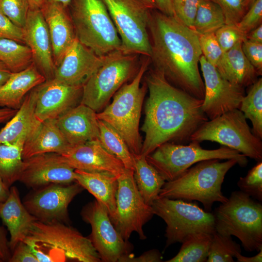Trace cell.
<instances>
[{
	"instance_id": "23",
	"label": "cell",
	"mask_w": 262,
	"mask_h": 262,
	"mask_svg": "<svg viewBox=\"0 0 262 262\" xmlns=\"http://www.w3.org/2000/svg\"><path fill=\"white\" fill-rule=\"evenodd\" d=\"M57 124L64 137L74 146L98 140L99 131L97 112L80 103L57 119Z\"/></svg>"
},
{
	"instance_id": "4",
	"label": "cell",
	"mask_w": 262,
	"mask_h": 262,
	"mask_svg": "<svg viewBox=\"0 0 262 262\" xmlns=\"http://www.w3.org/2000/svg\"><path fill=\"white\" fill-rule=\"evenodd\" d=\"M220 160L213 159L200 161L175 180L165 181L159 197L196 200L209 212L215 202L227 201L228 198L222 192V185L228 171L238 164L234 159L224 162Z\"/></svg>"
},
{
	"instance_id": "50",
	"label": "cell",
	"mask_w": 262,
	"mask_h": 262,
	"mask_svg": "<svg viewBox=\"0 0 262 262\" xmlns=\"http://www.w3.org/2000/svg\"><path fill=\"white\" fill-rule=\"evenodd\" d=\"M156 9L169 16H174L172 0H154Z\"/></svg>"
},
{
	"instance_id": "57",
	"label": "cell",
	"mask_w": 262,
	"mask_h": 262,
	"mask_svg": "<svg viewBox=\"0 0 262 262\" xmlns=\"http://www.w3.org/2000/svg\"><path fill=\"white\" fill-rule=\"evenodd\" d=\"M150 9H156L154 0H140Z\"/></svg>"
},
{
	"instance_id": "34",
	"label": "cell",
	"mask_w": 262,
	"mask_h": 262,
	"mask_svg": "<svg viewBox=\"0 0 262 262\" xmlns=\"http://www.w3.org/2000/svg\"><path fill=\"white\" fill-rule=\"evenodd\" d=\"M249 87L247 94L243 98L239 109L246 119L250 120L252 133L262 139V79Z\"/></svg>"
},
{
	"instance_id": "29",
	"label": "cell",
	"mask_w": 262,
	"mask_h": 262,
	"mask_svg": "<svg viewBox=\"0 0 262 262\" xmlns=\"http://www.w3.org/2000/svg\"><path fill=\"white\" fill-rule=\"evenodd\" d=\"M242 42L224 52L215 67L225 79L245 88L254 83L259 75L244 54Z\"/></svg>"
},
{
	"instance_id": "11",
	"label": "cell",
	"mask_w": 262,
	"mask_h": 262,
	"mask_svg": "<svg viewBox=\"0 0 262 262\" xmlns=\"http://www.w3.org/2000/svg\"><path fill=\"white\" fill-rule=\"evenodd\" d=\"M154 214L162 218L166 224L165 247L182 243L189 235L215 232L213 213L201 209L194 203L182 199L158 197L152 205Z\"/></svg>"
},
{
	"instance_id": "47",
	"label": "cell",
	"mask_w": 262,
	"mask_h": 262,
	"mask_svg": "<svg viewBox=\"0 0 262 262\" xmlns=\"http://www.w3.org/2000/svg\"><path fill=\"white\" fill-rule=\"evenodd\" d=\"M13 251L9 262H39L30 247L24 242L19 243Z\"/></svg>"
},
{
	"instance_id": "58",
	"label": "cell",
	"mask_w": 262,
	"mask_h": 262,
	"mask_svg": "<svg viewBox=\"0 0 262 262\" xmlns=\"http://www.w3.org/2000/svg\"><path fill=\"white\" fill-rule=\"evenodd\" d=\"M55 1L58 2L60 3H61L62 5H63L64 6L66 7H68L70 3L71 0H53Z\"/></svg>"
},
{
	"instance_id": "54",
	"label": "cell",
	"mask_w": 262,
	"mask_h": 262,
	"mask_svg": "<svg viewBox=\"0 0 262 262\" xmlns=\"http://www.w3.org/2000/svg\"><path fill=\"white\" fill-rule=\"evenodd\" d=\"M12 73L8 67L0 61V87L6 82Z\"/></svg>"
},
{
	"instance_id": "24",
	"label": "cell",
	"mask_w": 262,
	"mask_h": 262,
	"mask_svg": "<svg viewBox=\"0 0 262 262\" xmlns=\"http://www.w3.org/2000/svg\"><path fill=\"white\" fill-rule=\"evenodd\" d=\"M0 218L10 233L11 250L24 240L34 222L38 220L22 203L18 189L14 186L10 187L7 198L0 202Z\"/></svg>"
},
{
	"instance_id": "37",
	"label": "cell",
	"mask_w": 262,
	"mask_h": 262,
	"mask_svg": "<svg viewBox=\"0 0 262 262\" xmlns=\"http://www.w3.org/2000/svg\"><path fill=\"white\" fill-rule=\"evenodd\" d=\"M241 253V246L230 236L215 232L213 234L206 262H232L233 258Z\"/></svg>"
},
{
	"instance_id": "45",
	"label": "cell",
	"mask_w": 262,
	"mask_h": 262,
	"mask_svg": "<svg viewBox=\"0 0 262 262\" xmlns=\"http://www.w3.org/2000/svg\"><path fill=\"white\" fill-rule=\"evenodd\" d=\"M242 49L245 56L254 66L259 76L262 74V43L246 39L242 43Z\"/></svg>"
},
{
	"instance_id": "14",
	"label": "cell",
	"mask_w": 262,
	"mask_h": 262,
	"mask_svg": "<svg viewBox=\"0 0 262 262\" xmlns=\"http://www.w3.org/2000/svg\"><path fill=\"white\" fill-rule=\"evenodd\" d=\"M83 220L89 224L91 233L89 239L101 262H128L134 256L131 245L115 229L105 207L96 199L82 210Z\"/></svg>"
},
{
	"instance_id": "55",
	"label": "cell",
	"mask_w": 262,
	"mask_h": 262,
	"mask_svg": "<svg viewBox=\"0 0 262 262\" xmlns=\"http://www.w3.org/2000/svg\"><path fill=\"white\" fill-rule=\"evenodd\" d=\"M10 188L0 179V202H4L8 197Z\"/></svg>"
},
{
	"instance_id": "30",
	"label": "cell",
	"mask_w": 262,
	"mask_h": 262,
	"mask_svg": "<svg viewBox=\"0 0 262 262\" xmlns=\"http://www.w3.org/2000/svg\"><path fill=\"white\" fill-rule=\"evenodd\" d=\"M133 157V177L137 187L145 202L151 206L166 181L147 161L146 156L139 154Z\"/></svg>"
},
{
	"instance_id": "5",
	"label": "cell",
	"mask_w": 262,
	"mask_h": 262,
	"mask_svg": "<svg viewBox=\"0 0 262 262\" xmlns=\"http://www.w3.org/2000/svg\"><path fill=\"white\" fill-rule=\"evenodd\" d=\"M150 60L146 57L132 81L124 84L114 94L112 103L102 112L97 113L98 119L109 124L120 134L133 155L140 154L142 147L139 125L147 86L146 82L140 86V83Z\"/></svg>"
},
{
	"instance_id": "35",
	"label": "cell",
	"mask_w": 262,
	"mask_h": 262,
	"mask_svg": "<svg viewBox=\"0 0 262 262\" xmlns=\"http://www.w3.org/2000/svg\"><path fill=\"white\" fill-rule=\"evenodd\" d=\"M0 61L12 73L21 71L33 63L30 49L26 45L8 39H0Z\"/></svg>"
},
{
	"instance_id": "52",
	"label": "cell",
	"mask_w": 262,
	"mask_h": 262,
	"mask_svg": "<svg viewBox=\"0 0 262 262\" xmlns=\"http://www.w3.org/2000/svg\"><path fill=\"white\" fill-rule=\"evenodd\" d=\"M17 110L0 108V124L9 121L16 114Z\"/></svg>"
},
{
	"instance_id": "15",
	"label": "cell",
	"mask_w": 262,
	"mask_h": 262,
	"mask_svg": "<svg viewBox=\"0 0 262 262\" xmlns=\"http://www.w3.org/2000/svg\"><path fill=\"white\" fill-rule=\"evenodd\" d=\"M83 188L77 182L52 184L34 190L23 202L30 213L43 222L68 224V207Z\"/></svg>"
},
{
	"instance_id": "32",
	"label": "cell",
	"mask_w": 262,
	"mask_h": 262,
	"mask_svg": "<svg viewBox=\"0 0 262 262\" xmlns=\"http://www.w3.org/2000/svg\"><path fill=\"white\" fill-rule=\"evenodd\" d=\"M98 140L110 153L120 160L127 169L134 170L133 155L120 134L111 125L98 119Z\"/></svg>"
},
{
	"instance_id": "49",
	"label": "cell",
	"mask_w": 262,
	"mask_h": 262,
	"mask_svg": "<svg viewBox=\"0 0 262 262\" xmlns=\"http://www.w3.org/2000/svg\"><path fill=\"white\" fill-rule=\"evenodd\" d=\"M162 261V256L159 251L156 249L149 250L137 257L133 256L129 261V262H158Z\"/></svg>"
},
{
	"instance_id": "41",
	"label": "cell",
	"mask_w": 262,
	"mask_h": 262,
	"mask_svg": "<svg viewBox=\"0 0 262 262\" xmlns=\"http://www.w3.org/2000/svg\"><path fill=\"white\" fill-rule=\"evenodd\" d=\"M217 40L224 52L232 48L239 42L246 39V34L236 25L225 24L214 32Z\"/></svg>"
},
{
	"instance_id": "8",
	"label": "cell",
	"mask_w": 262,
	"mask_h": 262,
	"mask_svg": "<svg viewBox=\"0 0 262 262\" xmlns=\"http://www.w3.org/2000/svg\"><path fill=\"white\" fill-rule=\"evenodd\" d=\"M146 157L166 181L175 180L193 164L204 160L234 159L242 167L246 166L248 162L246 156L235 150L225 146L205 149L195 141H190L188 145L166 142Z\"/></svg>"
},
{
	"instance_id": "3",
	"label": "cell",
	"mask_w": 262,
	"mask_h": 262,
	"mask_svg": "<svg viewBox=\"0 0 262 262\" xmlns=\"http://www.w3.org/2000/svg\"><path fill=\"white\" fill-rule=\"evenodd\" d=\"M23 242L39 262H101L89 238L64 223L36 220Z\"/></svg>"
},
{
	"instance_id": "27",
	"label": "cell",
	"mask_w": 262,
	"mask_h": 262,
	"mask_svg": "<svg viewBox=\"0 0 262 262\" xmlns=\"http://www.w3.org/2000/svg\"><path fill=\"white\" fill-rule=\"evenodd\" d=\"M75 182L87 190L106 209L112 221L116 211L117 177L111 173L75 169Z\"/></svg>"
},
{
	"instance_id": "25",
	"label": "cell",
	"mask_w": 262,
	"mask_h": 262,
	"mask_svg": "<svg viewBox=\"0 0 262 262\" xmlns=\"http://www.w3.org/2000/svg\"><path fill=\"white\" fill-rule=\"evenodd\" d=\"M36 96L33 88L24 97L16 114L0 131V143L25 142L37 130L41 122L35 115Z\"/></svg>"
},
{
	"instance_id": "33",
	"label": "cell",
	"mask_w": 262,
	"mask_h": 262,
	"mask_svg": "<svg viewBox=\"0 0 262 262\" xmlns=\"http://www.w3.org/2000/svg\"><path fill=\"white\" fill-rule=\"evenodd\" d=\"M213 234L200 232L189 235L181 243L178 254L166 262H205L209 256Z\"/></svg>"
},
{
	"instance_id": "12",
	"label": "cell",
	"mask_w": 262,
	"mask_h": 262,
	"mask_svg": "<svg viewBox=\"0 0 262 262\" xmlns=\"http://www.w3.org/2000/svg\"><path fill=\"white\" fill-rule=\"evenodd\" d=\"M136 64V54H125L121 50L108 54L103 65L83 84L81 103L96 112L102 110L134 75Z\"/></svg>"
},
{
	"instance_id": "40",
	"label": "cell",
	"mask_w": 262,
	"mask_h": 262,
	"mask_svg": "<svg viewBox=\"0 0 262 262\" xmlns=\"http://www.w3.org/2000/svg\"><path fill=\"white\" fill-rule=\"evenodd\" d=\"M202 0H172L174 16L183 24L194 30V22Z\"/></svg>"
},
{
	"instance_id": "38",
	"label": "cell",
	"mask_w": 262,
	"mask_h": 262,
	"mask_svg": "<svg viewBox=\"0 0 262 262\" xmlns=\"http://www.w3.org/2000/svg\"><path fill=\"white\" fill-rule=\"evenodd\" d=\"M237 185L244 193L259 201L262 200V161L249 170L244 177H241Z\"/></svg>"
},
{
	"instance_id": "20",
	"label": "cell",
	"mask_w": 262,
	"mask_h": 262,
	"mask_svg": "<svg viewBox=\"0 0 262 262\" xmlns=\"http://www.w3.org/2000/svg\"><path fill=\"white\" fill-rule=\"evenodd\" d=\"M25 44L33 62L46 80L54 78L55 66L49 29L40 9H30L22 27Z\"/></svg>"
},
{
	"instance_id": "43",
	"label": "cell",
	"mask_w": 262,
	"mask_h": 262,
	"mask_svg": "<svg viewBox=\"0 0 262 262\" xmlns=\"http://www.w3.org/2000/svg\"><path fill=\"white\" fill-rule=\"evenodd\" d=\"M221 8L227 24L236 25L247 12L246 0H212Z\"/></svg>"
},
{
	"instance_id": "31",
	"label": "cell",
	"mask_w": 262,
	"mask_h": 262,
	"mask_svg": "<svg viewBox=\"0 0 262 262\" xmlns=\"http://www.w3.org/2000/svg\"><path fill=\"white\" fill-rule=\"evenodd\" d=\"M24 142L19 140L14 144L0 143V179L9 188L18 181Z\"/></svg>"
},
{
	"instance_id": "13",
	"label": "cell",
	"mask_w": 262,
	"mask_h": 262,
	"mask_svg": "<svg viewBox=\"0 0 262 262\" xmlns=\"http://www.w3.org/2000/svg\"><path fill=\"white\" fill-rule=\"evenodd\" d=\"M133 171L125 169L117 177L116 211L112 221L127 241L133 232H136L140 239H146L143 226L154 214L152 206L145 202L138 190Z\"/></svg>"
},
{
	"instance_id": "56",
	"label": "cell",
	"mask_w": 262,
	"mask_h": 262,
	"mask_svg": "<svg viewBox=\"0 0 262 262\" xmlns=\"http://www.w3.org/2000/svg\"><path fill=\"white\" fill-rule=\"evenodd\" d=\"M31 9H41L46 0H27Z\"/></svg>"
},
{
	"instance_id": "60",
	"label": "cell",
	"mask_w": 262,
	"mask_h": 262,
	"mask_svg": "<svg viewBox=\"0 0 262 262\" xmlns=\"http://www.w3.org/2000/svg\"><path fill=\"white\" fill-rule=\"evenodd\" d=\"M0 262H1V261L0 260Z\"/></svg>"
},
{
	"instance_id": "2",
	"label": "cell",
	"mask_w": 262,
	"mask_h": 262,
	"mask_svg": "<svg viewBox=\"0 0 262 262\" xmlns=\"http://www.w3.org/2000/svg\"><path fill=\"white\" fill-rule=\"evenodd\" d=\"M150 60L175 87L203 100L205 89L198 68L202 55L199 34L175 16L151 9L148 23Z\"/></svg>"
},
{
	"instance_id": "28",
	"label": "cell",
	"mask_w": 262,
	"mask_h": 262,
	"mask_svg": "<svg viewBox=\"0 0 262 262\" xmlns=\"http://www.w3.org/2000/svg\"><path fill=\"white\" fill-rule=\"evenodd\" d=\"M71 146L67 141L57 124V119L42 122L35 132L24 143L23 160L46 153L62 154Z\"/></svg>"
},
{
	"instance_id": "19",
	"label": "cell",
	"mask_w": 262,
	"mask_h": 262,
	"mask_svg": "<svg viewBox=\"0 0 262 262\" xmlns=\"http://www.w3.org/2000/svg\"><path fill=\"white\" fill-rule=\"evenodd\" d=\"M107 56L98 55L76 38L56 67L53 78L67 85L83 86Z\"/></svg>"
},
{
	"instance_id": "46",
	"label": "cell",
	"mask_w": 262,
	"mask_h": 262,
	"mask_svg": "<svg viewBox=\"0 0 262 262\" xmlns=\"http://www.w3.org/2000/svg\"><path fill=\"white\" fill-rule=\"evenodd\" d=\"M8 39L25 44L22 28L14 24L0 11V39Z\"/></svg>"
},
{
	"instance_id": "22",
	"label": "cell",
	"mask_w": 262,
	"mask_h": 262,
	"mask_svg": "<svg viewBox=\"0 0 262 262\" xmlns=\"http://www.w3.org/2000/svg\"><path fill=\"white\" fill-rule=\"evenodd\" d=\"M47 23L55 68L76 38L68 7L53 0H46L40 9Z\"/></svg>"
},
{
	"instance_id": "51",
	"label": "cell",
	"mask_w": 262,
	"mask_h": 262,
	"mask_svg": "<svg viewBox=\"0 0 262 262\" xmlns=\"http://www.w3.org/2000/svg\"><path fill=\"white\" fill-rule=\"evenodd\" d=\"M246 39L254 42L262 43V24L250 31L246 34Z\"/></svg>"
},
{
	"instance_id": "10",
	"label": "cell",
	"mask_w": 262,
	"mask_h": 262,
	"mask_svg": "<svg viewBox=\"0 0 262 262\" xmlns=\"http://www.w3.org/2000/svg\"><path fill=\"white\" fill-rule=\"evenodd\" d=\"M121 41L125 54L150 58L151 45L148 31L150 10L140 0H101Z\"/></svg>"
},
{
	"instance_id": "39",
	"label": "cell",
	"mask_w": 262,
	"mask_h": 262,
	"mask_svg": "<svg viewBox=\"0 0 262 262\" xmlns=\"http://www.w3.org/2000/svg\"><path fill=\"white\" fill-rule=\"evenodd\" d=\"M30 9L27 0H0V11L21 28L24 26Z\"/></svg>"
},
{
	"instance_id": "17",
	"label": "cell",
	"mask_w": 262,
	"mask_h": 262,
	"mask_svg": "<svg viewBox=\"0 0 262 262\" xmlns=\"http://www.w3.org/2000/svg\"><path fill=\"white\" fill-rule=\"evenodd\" d=\"M18 181L33 190L52 184L75 182V169L56 153H46L24 159Z\"/></svg>"
},
{
	"instance_id": "6",
	"label": "cell",
	"mask_w": 262,
	"mask_h": 262,
	"mask_svg": "<svg viewBox=\"0 0 262 262\" xmlns=\"http://www.w3.org/2000/svg\"><path fill=\"white\" fill-rule=\"evenodd\" d=\"M215 229L234 236L247 251L262 249V205L241 191L233 192L227 201L215 210Z\"/></svg>"
},
{
	"instance_id": "1",
	"label": "cell",
	"mask_w": 262,
	"mask_h": 262,
	"mask_svg": "<svg viewBox=\"0 0 262 262\" xmlns=\"http://www.w3.org/2000/svg\"><path fill=\"white\" fill-rule=\"evenodd\" d=\"M149 95L141 130L145 134L140 154L147 156L166 142L183 144L209 118L202 110V99L171 84L154 69L145 77Z\"/></svg>"
},
{
	"instance_id": "7",
	"label": "cell",
	"mask_w": 262,
	"mask_h": 262,
	"mask_svg": "<svg viewBox=\"0 0 262 262\" xmlns=\"http://www.w3.org/2000/svg\"><path fill=\"white\" fill-rule=\"evenodd\" d=\"M76 36L98 56L121 50V41L101 0H71L68 7Z\"/></svg>"
},
{
	"instance_id": "59",
	"label": "cell",
	"mask_w": 262,
	"mask_h": 262,
	"mask_svg": "<svg viewBox=\"0 0 262 262\" xmlns=\"http://www.w3.org/2000/svg\"><path fill=\"white\" fill-rule=\"evenodd\" d=\"M256 0H246V5L247 11Z\"/></svg>"
},
{
	"instance_id": "42",
	"label": "cell",
	"mask_w": 262,
	"mask_h": 262,
	"mask_svg": "<svg viewBox=\"0 0 262 262\" xmlns=\"http://www.w3.org/2000/svg\"><path fill=\"white\" fill-rule=\"evenodd\" d=\"M199 42L202 55L209 63L216 67L223 52L214 33L199 34Z\"/></svg>"
},
{
	"instance_id": "18",
	"label": "cell",
	"mask_w": 262,
	"mask_h": 262,
	"mask_svg": "<svg viewBox=\"0 0 262 262\" xmlns=\"http://www.w3.org/2000/svg\"><path fill=\"white\" fill-rule=\"evenodd\" d=\"M36 96L35 115L41 122L57 119L81 103L82 86L67 85L53 78L33 88Z\"/></svg>"
},
{
	"instance_id": "48",
	"label": "cell",
	"mask_w": 262,
	"mask_h": 262,
	"mask_svg": "<svg viewBox=\"0 0 262 262\" xmlns=\"http://www.w3.org/2000/svg\"><path fill=\"white\" fill-rule=\"evenodd\" d=\"M9 241L6 232L3 227L0 226V260L1 262H8L11 256Z\"/></svg>"
},
{
	"instance_id": "9",
	"label": "cell",
	"mask_w": 262,
	"mask_h": 262,
	"mask_svg": "<svg viewBox=\"0 0 262 262\" xmlns=\"http://www.w3.org/2000/svg\"><path fill=\"white\" fill-rule=\"evenodd\" d=\"M239 109L227 112L204 123L191 136L190 141L217 142L257 162L262 161V142L252 132Z\"/></svg>"
},
{
	"instance_id": "16",
	"label": "cell",
	"mask_w": 262,
	"mask_h": 262,
	"mask_svg": "<svg viewBox=\"0 0 262 262\" xmlns=\"http://www.w3.org/2000/svg\"><path fill=\"white\" fill-rule=\"evenodd\" d=\"M199 64L205 89L202 108L208 118L212 119L227 112L239 109L246 95L245 88L225 79L202 55Z\"/></svg>"
},
{
	"instance_id": "21",
	"label": "cell",
	"mask_w": 262,
	"mask_h": 262,
	"mask_svg": "<svg viewBox=\"0 0 262 262\" xmlns=\"http://www.w3.org/2000/svg\"><path fill=\"white\" fill-rule=\"evenodd\" d=\"M61 155L75 169L107 172L117 177L125 170L122 162L108 152L99 140L72 146Z\"/></svg>"
},
{
	"instance_id": "53",
	"label": "cell",
	"mask_w": 262,
	"mask_h": 262,
	"mask_svg": "<svg viewBox=\"0 0 262 262\" xmlns=\"http://www.w3.org/2000/svg\"><path fill=\"white\" fill-rule=\"evenodd\" d=\"M239 262H262V249L255 256L252 257H246L241 255V253L237 254L235 257Z\"/></svg>"
},
{
	"instance_id": "44",
	"label": "cell",
	"mask_w": 262,
	"mask_h": 262,
	"mask_svg": "<svg viewBox=\"0 0 262 262\" xmlns=\"http://www.w3.org/2000/svg\"><path fill=\"white\" fill-rule=\"evenodd\" d=\"M262 21V0H256L236 24L239 29L247 34Z\"/></svg>"
},
{
	"instance_id": "36",
	"label": "cell",
	"mask_w": 262,
	"mask_h": 262,
	"mask_svg": "<svg viewBox=\"0 0 262 262\" xmlns=\"http://www.w3.org/2000/svg\"><path fill=\"white\" fill-rule=\"evenodd\" d=\"M226 24L220 7L212 0H202L197 8L193 29L198 34L214 33Z\"/></svg>"
},
{
	"instance_id": "26",
	"label": "cell",
	"mask_w": 262,
	"mask_h": 262,
	"mask_svg": "<svg viewBox=\"0 0 262 262\" xmlns=\"http://www.w3.org/2000/svg\"><path fill=\"white\" fill-rule=\"evenodd\" d=\"M46 80L33 62L25 69L12 73L0 87V107L18 110L25 96Z\"/></svg>"
}]
</instances>
